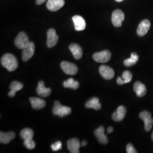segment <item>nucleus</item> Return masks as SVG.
Here are the masks:
<instances>
[{
	"mask_svg": "<svg viewBox=\"0 0 153 153\" xmlns=\"http://www.w3.org/2000/svg\"><path fill=\"white\" fill-rule=\"evenodd\" d=\"M1 65L9 71H14L18 68V63L16 57L10 53L4 55L1 60Z\"/></svg>",
	"mask_w": 153,
	"mask_h": 153,
	"instance_id": "f257e3e1",
	"label": "nucleus"
},
{
	"mask_svg": "<svg viewBox=\"0 0 153 153\" xmlns=\"http://www.w3.org/2000/svg\"><path fill=\"white\" fill-rule=\"evenodd\" d=\"M52 112L55 115H58L60 117H63L66 115H69L71 112L70 107L64 106L58 101H56L52 109Z\"/></svg>",
	"mask_w": 153,
	"mask_h": 153,
	"instance_id": "f03ea898",
	"label": "nucleus"
},
{
	"mask_svg": "<svg viewBox=\"0 0 153 153\" xmlns=\"http://www.w3.org/2000/svg\"><path fill=\"white\" fill-rule=\"evenodd\" d=\"M124 19V14L121 10L116 9L112 13L111 21L113 25L116 27H121Z\"/></svg>",
	"mask_w": 153,
	"mask_h": 153,
	"instance_id": "7ed1b4c3",
	"label": "nucleus"
},
{
	"mask_svg": "<svg viewBox=\"0 0 153 153\" xmlns=\"http://www.w3.org/2000/svg\"><path fill=\"white\" fill-rule=\"evenodd\" d=\"M139 117L144 121L145 131H150L153 126V118L152 117L151 114L148 111H144L140 114Z\"/></svg>",
	"mask_w": 153,
	"mask_h": 153,
	"instance_id": "20e7f679",
	"label": "nucleus"
},
{
	"mask_svg": "<svg viewBox=\"0 0 153 153\" xmlns=\"http://www.w3.org/2000/svg\"><path fill=\"white\" fill-rule=\"evenodd\" d=\"M111 53L108 50H104L94 53L93 56V59L95 61L99 63H105L110 60Z\"/></svg>",
	"mask_w": 153,
	"mask_h": 153,
	"instance_id": "39448f33",
	"label": "nucleus"
},
{
	"mask_svg": "<svg viewBox=\"0 0 153 153\" xmlns=\"http://www.w3.org/2000/svg\"><path fill=\"white\" fill-rule=\"evenodd\" d=\"M22 50V60L23 61L29 60L34 54L35 44L33 42H30Z\"/></svg>",
	"mask_w": 153,
	"mask_h": 153,
	"instance_id": "423d86ee",
	"label": "nucleus"
},
{
	"mask_svg": "<svg viewBox=\"0 0 153 153\" xmlns=\"http://www.w3.org/2000/svg\"><path fill=\"white\" fill-rule=\"evenodd\" d=\"M30 41L27 35L23 32H21L17 35L14 40V44L19 49H23L28 43Z\"/></svg>",
	"mask_w": 153,
	"mask_h": 153,
	"instance_id": "0eeeda50",
	"label": "nucleus"
},
{
	"mask_svg": "<svg viewBox=\"0 0 153 153\" xmlns=\"http://www.w3.org/2000/svg\"><path fill=\"white\" fill-rule=\"evenodd\" d=\"M61 68L63 71L68 75H75L78 71V68L74 64L68 61L61 63Z\"/></svg>",
	"mask_w": 153,
	"mask_h": 153,
	"instance_id": "6e6552de",
	"label": "nucleus"
},
{
	"mask_svg": "<svg viewBox=\"0 0 153 153\" xmlns=\"http://www.w3.org/2000/svg\"><path fill=\"white\" fill-rule=\"evenodd\" d=\"M47 45L48 48H52L55 46L58 42L59 36L56 34L55 29L50 28L47 33Z\"/></svg>",
	"mask_w": 153,
	"mask_h": 153,
	"instance_id": "1a4fd4ad",
	"label": "nucleus"
},
{
	"mask_svg": "<svg viewBox=\"0 0 153 153\" xmlns=\"http://www.w3.org/2000/svg\"><path fill=\"white\" fill-rule=\"evenodd\" d=\"M99 71L101 76L105 79L109 80L112 79L115 76V72L114 70L108 66H100L99 67Z\"/></svg>",
	"mask_w": 153,
	"mask_h": 153,
	"instance_id": "9d476101",
	"label": "nucleus"
},
{
	"mask_svg": "<svg viewBox=\"0 0 153 153\" xmlns=\"http://www.w3.org/2000/svg\"><path fill=\"white\" fill-rule=\"evenodd\" d=\"M64 4V0H48L46 6L50 11H56L60 9Z\"/></svg>",
	"mask_w": 153,
	"mask_h": 153,
	"instance_id": "9b49d317",
	"label": "nucleus"
},
{
	"mask_svg": "<svg viewBox=\"0 0 153 153\" xmlns=\"http://www.w3.org/2000/svg\"><path fill=\"white\" fill-rule=\"evenodd\" d=\"M150 22L148 19H144L140 22L137 27V35L139 36L145 35L150 28Z\"/></svg>",
	"mask_w": 153,
	"mask_h": 153,
	"instance_id": "f8f14e48",
	"label": "nucleus"
},
{
	"mask_svg": "<svg viewBox=\"0 0 153 153\" xmlns=\"http://www.w3.org/2000/svg\"><path fill=\"white\" fill-rule=\"evenodd\" d=\"M72 20L74 25L75 30L77 31H83L86 28V22L82 16H75L72 18Z\"/></svg>",
	"mask_w": 153,
	"mask_h": 153,
	"instance_id": "ddd939ff",
	"label": "nucleus"
},
{
	"mask_svg": "<svg viewBox=\"0 0 153 153\" xmlns=\"http://www.w3.org/2000/svg\"><path fill=\"white\" fill-rule=\"evenodd\" d=\"M80 146V142L77 138H73L69 140L67 142V147L71 153H79Z\"/></svg>",
	"mask_w": 153,
	"mask_h": 153,
	"instance_id": "4468645a",
	"label": "nucleus"
},
{
	"mask_svg": "<svg viewBox=\"0 0 153 153\" xmlns=\"http://www.w3.org/2000/svg\"><path fill=\"white\" fill-rule=\"evenodd\" d=\"M126 107L123 105L119 106L116 111L114 112L112 116V118L115 121H121L126 117Z\"/></svg>",
	"mask_w": 153,
	"mask_h": 153,
	"instance_id": "2eb2a0df",
	"label": "nucleus"
},
{
	"mask_svg": "<svg viewBox=\"0 0 153 153\" xmlns=\"http://www.w3.org/2000/svg\"><path fill=\"white\" fill-rule=\"evenodd\" d=\"M94 134L100 143L107 144L108 143L107 137L104 134V128L103 126H99L98 128H97L94 131Z\"/></svg>",
	"mask_w": 153,
	"mask_h": 153,
	"instance_id": "dca6fc26",
	"label": "nucleus"
},
{
	"mask_svg": "<svg viewBox=\"0 0 153 153\" xmlns=\"http://www.w3.org/2000/svg\"><path fill=\"white\" fill-rule=\"evenodd\" d=\"M51 89L50 88H47L44 86V82L40 81L38 84V88H36L37 94L42 97H48L51 93Z\"/></svg>",
	"mask_w": 153,
	"mask_h": 153,
	"instance_id": "f3484780",
	"label": "nucleus"
},
{
	"mask_svg": "<svg viewBox=\"0 0 153 153\" xmlns=\"http://www.w3.org/2000/svg\"><path fill=\"white\" fill-rule=\"evenodd\" d=\"M69 48L75 59L79 60L82 58L83 51L82 48L78 44L75 43L71 44L69 45Z\"/></svg>",
	"mask_w": 153,
	"mask_h": 153,
	"instance_id": "a211bd4d",
	"label": "nucleus"
},
{
	"mask_svg": "<svg viewBox=\"0 0 153 153\" xmlns=\"http://www.w3.org/2000/svg\"><path fill=\"white\" fill-rule=\"evenodd\" d=\"M133 90L138 97H143L146 94V88L141 82H135L133 86Z\"/></svg>",
	"mask_w": 153,
	"mask_h": 153,
	"instance_id": "6ab92c4d",
	"label": "nucleus"
},
{
	"mask_svg": "<svg viewBox=\"0 0 153 153\" xmlns=\"http://www.w3.org/2000/svg\"><path fill=\"white\" fill-rule=\"evenodd\" d=\"M30 102L32 105L33 109H40L43 108L45 106V102L42 99L31 97L30 98Z\"/></svg>",
	"mask_w": 153,
	"mask_h": 153,
	"instance_id": "aec40b11",
	"label": "nucleus"
},
{
	"mask_svg": "<svg viewBox=\"0 0 153 153\" xmlns=\"http://www.w3.org/2000/svg\"><path fill=\"white\" fill-rule=\"evenodd\" d=\"M16 137V134L14 132L10 131L7 133H0V142L3 144H7L9 142L14 139Z\"/></svg>",
	"mask_w": 153,
	"mask_h": 153,
	"instance_id": "412c9836",
	"label": "nucleus"
},
{
	"mask_svg": "<svg viewBox=\"0 0 153 153\" xmlns=\"http://www.w3.org/2000/svg\"><path fill=\"white\" fill-rule=\"evenodd\" d=\"M85 107L88 108H93L95 110H99L102 108V104L100 103L98 98L94 97L90 99L85 104Z\"/></svg>",
	"mask_w": 153,
	"mask_h": 153,
	"instance_id": "4be33fe9",
	"label": "nucleus"
},
{
	"mask_svg": "<svg viewBox=\"0 0 153 153\" xmlns=\"http://www.w3.org/2000/svg\"><path fill=\"white\" fill-rule=\"evenodd\" d=\"M139 60V56L136 53H131V57L124 61V65L126 67H130L135 65Z\"/></svg>",
	"mask_w": 153,
	"mask_h": 153,
	"instance_id": "5701e85b",
	"label": "nucleus"
},
{
	"mask_svg": "<svg viewBox=\"0 0 153 153\" xmlns=\"http://www.w3.org/2000/svg\"><path fill=\"white\" fill-rule=\"evenodd\" d=\"M63 86L65 88H70L73 90H76L79 88V83L75 81L73 78H70L67 81L63 82Z\"/></svg>",
	"mask_w": 153,
	"mask_h": 153,
	"instance_id": "b1692460",
	"label": "nucleus"
},
{
	"mask_svg": "<svg viewBox=\"0 0 153 153\" xmlns=\"http://www.w3.org/2000/svg\"><path fill=\"white\" fill-rule=\"evenodd\" d=\"M20 136L23 140L33 139V131L30 128H25L20 133Z\"/></svg>",
	"mask_w": 153,
	"mask_h": 153,
	"instance_id": "393cba45",
	"label": "nucleus"
},
{
	"mask_svg": "<svg viewBox=\"0 0 153 153\" xmlns=\"http://www.w3.org/2000/svg\"><path fill=\"white\" fill-rule=\"evenodd\" d=\"M23 87V84L21 82H17V81H13L11 82L10 85V90H13L15 92H17L21 90Z\"/></svg>",
	"mask_w": 153,
	"mask_h": 153,
	"instance_id": "a878e982",
	"label": "nucleus"
},
{
	"mask_svg": "<svg viewBox=\"0 0 153 153\" xmlns=\"http://www.w3.org/2000/svg\"><path fill=\"white\" fill-rule=\"evenodd\" d=\"M122 78L124 79L126 83H128L129 82H131L132 79V74L131 71H124L122 74Z\"/></svg>",
	"mask_w": 153,
	"mask_h": 153,
	"instance_id": "bb28decb",
	"label": "nucleus"
},
{
	"mask_svg": "<svg viewBox=\"0 0 153 153\" xmlns=\"http://www.w3.org/2000/svg\"><path fill=\"white\" fill-rule=\"evenodd\" d=\"M24 145L29 150H32L35 148V142L33 139L24 140Z\"/></svg>",
	"mask_w": 153,
	"mask_h": 153,
	"instance_id": "cd10ccee",
	"label": "nucleus"
},
{
	"mask_svg": "<svg viewBox=\"0 0 153 153\" xmlns=\"http://www.w3.org/2000/svg\"><path fill=\"white\" fill-rule=\"evenodd\" d=\"M62 148V143L60 141H57L55 142L54 144L51 145V149L53 151L57 152L61 149Z\"/></svg>",
	"mask_w": 153,
	"mask_h": 153,
	"instance_id": "c85d7f7f",
	"label": "nucleus"
},
{
	"mask_svg": "<svg viewBox=\"0 0 153 153\" xmlns=\"http://www.w3.org/2000/svg\"><path fill=\"white\" fill-rule=\"evenodd\" d=\"M126 153H137L136 150L134 149L133 145L131 143H128L126 148Z\"/></svg>",
	"mask_w": 153,
	"mask_h": 153,
	"instance_id": "c756f323",
	"label": "nucleus"
},
{
	"mask_svg": "<svg viewBox=\"0 0 153 153\" xmlns=\"http://www.w3.org/2000/svg\"><path fill=\"white\" fill-rule=\"evenodd\" d=\"M117 83L119 85H122L125 84L126 82H125V81L124 80V79L123 78L118 77L117 79Z\"/></svg>",
	"mask_w": 153,
	"mask_h": 153,
	"instance_id": "7c9ffc66",
	"label": "nucleus"
},
{
	"mask_svg": "<svg viewBox=\"0 0 153 153\" xmlns=\"http://www.w3.org/2000/svg\"><path fill=\"white\" fill-rule=\"evenodd\" d=\"M16 92H15V91H14L13 90H10L8 93V95H9V97H14L16 95Z\"/></svg>",
	"mask_w": 153,
	"mask_h": 153,
	"instance_id": "2f4dec72",
	"label": "nucleus"
},
{
	"mask_svg": "<svg viewBox=\"0 0 153 153\" xmlns=\"http://www.w3.org/2000/svg\"><path fill=\"white\" fill-rule=\"evenodd\" d=\"M45 1L46 0H36V3L37 5H41V4H43L44 2H45Z\"/></svg>",
	"mask_w": 153,
	"mask_h": 153,
	"instance_id": "473e14b6",
	"label": "nucleus"
},
{
	"mask_svg": "<svg viewBox=\"0 0 153 153\" xmlns=\"http://www.w3.org/2000/svg\"><path fill=\"white\" fill-rule=\"evenodd\" d=\"M114 131V129L111 126H109L108 127V128L107 129V132L108 133H112V131Z\"/></svg>",
	"mask_w": 153,
	"mask_h": 153,
	"instance_id": "72a5a7b5",
	"label": "nucleus"
},
{
	"mask_svg": "<svg viewBox=\"0 0 153 153\" xmlns=\"http://www.w3.org/2000/svg\"><path fill=\"white\" fill-rule=\"evenodd\" d=\"M81 145H82V146H86V145H87V142H86V141H82Z\"/></svg>",
	"mask_w": 153,
	"mask_h": 153,
	"instance_id": "f704fd0d",
	"label": "nucleus"
},
{
	"mask_svg": "<svg viewBox=\"0 0 153 153\" xmlns=\"http://www.w3.org/2000/svg\"><path fill=\"white\" fill-rule=\"evenodd\" d=\"M116 1H117V2H122V1H123L124 0H115Z\"/></svg>",
	"mask_w": 153,
	"mask_h": 153,
	"instance_id": "c9c22d12",
	"label": "nucleus"
},
{
	"mask_svg": "<svg viewBox=\"0 0 153 153\" xmlns=\"http://www.w3.org/2000/svg\"><path fill=\"white\" fill-rule=\"evenodd\" d=\"M152 140L153 141V131L152 133Z\"/></svg>",
	"mask_w": 153,
	"mask_h": 153,
	"instance_id": "e433bc0d",
	"label": "nucleus"
}]
</instances>
